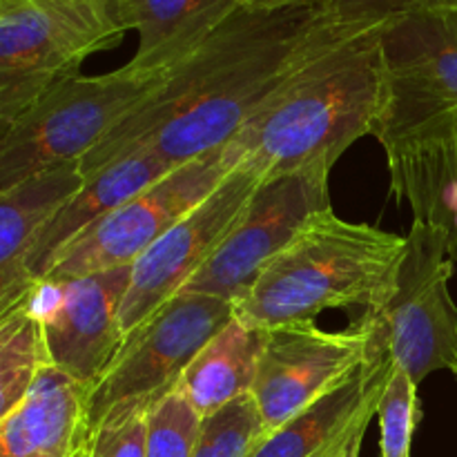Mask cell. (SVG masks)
<instances>
[{
    "label": "cell",
    "mask_w": 457,
    "mask_h": 457,
    "mask_svg": "<svg viewBox=\"0 0 457 457\" xmlns=\"http://www.w3.org/2000/svg\"><path fill=\"white\" fill-rule=\"evenodd\" d=\"M373 137L386 152L393 195L445 239L457 263V110L382 120Z\"/></svg>",
    "instance_id": "13"
},
{
    "label": "cell",
    "mask_w": 457,
    "mask_h": 457,
    "mask_svg": "<svg viewBox=\"0 0 457 457\" xmlns=\"http://www.w3.org/2000/svg\"><path fill=\"white\" fill-rule=\"evenodd\" d=\"M321 9L339 25H386L413 13L457 9V0H320Z\"/></svg>",
    "instance_id": "25"
},
{
    "label": "cell",
    "mask_w": 457,
    "mask_h": 457,
    "mask_svg": "<svg viewBox=\"0 0 457 457\" xmlns=\"http://www.w3.org/2000/svg\"><path fill=\"white\" fill-rule=\"evenodd\" d=\"M379 38L388 87L379 123L457 110V9L397 18Z\"/></svg>",
    "instance_id": "14"
},
{
    "label": "cell",
    "mask_w": 457,
    "mask_h": 457,
    "mask_svg": "<svg viewBox=\"0 0 457 457\" xmlns=\"http://www.w3.org/2000/svg\"><path fill=\"white\" fill-rule=\"evenodd\" d=\"M235 165L228 145L177 165L85 228L61 250L43 281H65L132 266L163 232L208 199Z\"/></svg>",
    "instance_id": "7"
},
{
    "label": "cell",
    "mask_w": 457,
    "mask_h": 457,
    "mask_svg": "<svg viewBox=\"0 0 457 457\" xmlns=\"http://www.w3.org/2000/svg\"><path fill=\"white\" fill-rule=\"evenodd\" d=\"M161 80L163 74H141L128 65L62 80L0 137V195L83 161Z\"/></svg>",
    "instance_id": "5"
},
{
    "label": "cell",
    "mask_w": 457,
    "mask_h": 457,
    "mask_svg": "<svg viewBox=\"0 0 457 457\" xmlns=\"http://www.w3.org/2000/svg\"><path fill=\"white\" fill-rule=\"evenodd\" d=\"M92 384L49 366L27 400L0 420V457H83Z\"/></svg>",
    "instance_id": "16"
},
{
    "label": "cell",
    "mask_w": 457,
    "mask_h": 457,
    "mask_svg": "<svg viewBox=\"0 0 457 457\" xmlns=\"http://www.w3.org/2000/svg\"><path fill=\"white\" fill-rule=\"evenodd\" d=\"M259 183L262 177L254 170L237 163L208 199L179 219L129 266L128 293L120 303L123 335L181 293L205 266L245 212Z\"/></svg>",
    "instance_id": "10"
},
{
    "label": "cell",
    "mask_w": 457,
    "mask_h": 457,
    "mask_svg": "<svg viewBox=\"0 0 457 457\" xmlns=\"http://www.w3.org/2000/svg\"><path fill=\"white\" fill-rule=\"evenodd\" d=\"M370 353L361 324L328 333L315 321L268 330L253 391L268 431L333 393L361 369Z\"/></svg>",
    "instance_id": "11"
},
{
    "label": "cell",
    "mask_w": 457,
    "mask_h": 457,
    "mask_svg": "<svg viewBox=\"0 0 457 457\" xmlns=\"http://www.w3.org/2000/svg\"><path fill=\"white\" fill-rule=\"evenodd\" d=\"M382 25L335 22L228 143L237 163L263 179L333 170L375 132L386 107Z\"/></svg>",
    "instance_id": "2"
},
{
    "label": "cell",
    "mask_w": 457,
    "mask_h": 457,
    "mask_svg": "<svg viewBox=\"0 0 457 457\" xmlns=\"http://www.w3.org/2000/svg\"><path fill=\"white\" fill-rule=\"evenodd\" d=\"M201 418L174 388L150 406L145 457H192Z\"/></svg>",
    "instance_id": "23"
},
{
    "label": "cell",
    "mask_w": 457,
    "mask_h": 457,
    "mask_svg": "<svg viewBox=\"0 0 457 457\" xmlns=\"http://www.w3.org/2000/svg\"><path fill=\"white\" fill-rule=\"evenodd\" d=\"M320 0H241L248 9H262V12H277V9L302 7V4H317Z\"/></svg>",
    "instance_id": "26"
},
{
    "label": "cell",
    "mask_w": 457,
    "mask_h": 457,
    "mask_svg": "<svg viewBox=\"0 0 457 457\" xmlns=\"http://www.w3.org/2000/svg\"><path fill=\"white\" fill-rule=\"evenodd\" d=\"M333 25L320 4L241 7L165 71L154 94L80 161V172L87 179L138 152L181 165L226 147Z\"/></svg>",
    "instance_id": "1"
},
{
    "label": "cell",
    "mask_w": 457,
    "mask_h": 457,
    "mask_svg": "<svg viewBox=\"0 0 457 457\" xmlns=\"http://www.w3.org/2000/svg\"><path fill=\"white\" fill-rule=\"evenodd\" d=\"M453 266L445 239L413 221L391 295L379 311L355 321L369 330L370 353L386 355L418 386L436 370L457 366Z\"/></svg>",
    "instance_id": "6"
},
{
    "label": "cell",
    "mask_w": 457,
    "mask_h": 457,
    "mask_svg": "<svg viewBox=\"0 0 457 457\" xmlns=\"http://www.w3.org/2000/svg\"><path fill=\"white\" fill-rule=\"evenodd\" d=\"M235 317V303L199 293L174 295L123 337L89 395V428L114 406L156 402L177 388L196 353Z\"/></svg>",
    "instance_id": "8"
},
{
    "label": "cell",
    "mask_w": 457,
    "mask_h": 457,
    "mask_svg": "<svg viewBox=\"0 0 457 457\" xmlns=\"http://www.w3.org/2000/svg\"><path fill=\"white\" fill-rule=\"evenodd\" d=\"M453 375H455V378H457V366H455V369H453Z\"/></svg>",
    "instance_id": "27"
},
{
    "label": "cell",
    "mask_w": 457,
    "mask_h": 457,
    "mask_svg": "<svg viewBox=\"0 0 457 457\" xmlns=\"http://www.w3.org/2000/svg\"><path fill=\"white\" fill-rule=\"evenodd\" d=\"M393 373V361L379 353L351 379L272 431L253 457H346L360 445Z\"/></svg>",
    "instance_id": "15"
},
{
    "label": "cell",
    "mask_w": 457,
    "mask_h": 457,
    "mask_svg": "<svg viewBox=\"0 0 457 457\" xmlns=\"http://www.w3.org/2000/svg\"><path fill=\"white\" fill-rule=\"evenodd\" d=\"M378 418L382 431V457H411L415 428L422 420V404L418 384L395 366L378 404Z\"/></svg>",
    "instance_id": "22"
},
{
    "label": "cell",
    "mask_w": 457,
    "mask_h": 457,
    "mask_svg": "<svg viewBox=\"0 0 457 457\" xmlns=\"http://www.w3.org/2000/svg\"><path fill=\"white\" fill-rule=\"evenodd\" d=\"M328 177L330 170L308 168L263 179L230 235L183 290L239 302L262 268L315 214L330 210Z\"/></svg>",
    "instance_id": "9"
},
{
    "label": "cell",
    "mask_w": 457,
    "mask_h": 457,
    "mask_svg": "<svg viewBox=\"0 0 457 457\" xmlns=\"http://www.w3.org/2000/svg\"><path fill=\"white\" fill-rule=\"evenodd\" d=\"M34 295L0 317V420L27 400L52 366Z\"/></svg>",
    "instance_id": "20"
},
{
    "label": "cell",
    "mask_w": 457,
    "mask_h": 457,
    "mask_svg": "<svg viewBox=\"0 0 457 457\" xmlns=\"http://www.w3.org/2000/svg\"><path fill=\"white\" fill-rule=\"evenodd\" d=\"M123 36L114 0H0V137Z\"/></svg>",
    "instance_id": "4"
},
{
    "label": "cell",
    "mask_w": 457,
    "mask_h": 457,
    "mask_svg": "<svg viewBox=\"0 0 457 457\" xmlns=\"http://www.w3.org/2000/svg\"><path fill=\"white\" fill-rule=\"evenodd\" d=\"M125 31H137L138 45L125 65L141 74H165L204 45L241 0H114Z\"/></svg>",
    "instance_id": "17"
},
{
    "label": "cell",
    "mask_w": 457,
    "mask_h": 457,
    "mask_svg": "<svg viewBox=\"0 0 457 457\" xmlns=\"http://www.w3.org/2000/svg\"><path fill=\"white\" fill-rule=\"evenodd\" d=\"M270 436L250 393L201 420L192 457H253Z\"/></svg>",
    "instance_id": "21"
},
{
    "label": "cell",
    "mask_w": 457,
    "mask_h": 457,
    "mask_svg": "<svg viewBox=\"0 0 457 457\" xmlns=\"http://www.w3.org/2000/svg\"><path fill=\"white\" fill-rule=\"evenodd\" d=\"M129 266L65 281H43L34 303L43 324L54 369L85 384H96L123 344L120 303Z\"/></svg>",
    "instance_id": "12"
},
{
    "label": "cell",
    "mask_w": 457,
    "mask_h": 457,
    "mask_svg": "<svg viewBox=\"0 0 457 457\" xmlns=\"http://www.w3.org/2000/svg\"><path fill=\"white\" fill-rule=\"evenodd\" d=\"M154 402H128L89 428L83 457H145L147 413Z\"/></svg>",
    "instance_id": "24"
},
{
    "label": "cell",
    "mask_w": 457,
    "mask_h": 457,
    "mask_svg": "<svg viewBox=\"0 0 457 457\" xmlns=\"http://www.w3.org/2000/svg\"><path fill=\"white\" fill-rule=\"evenodd\" d=\"M404 250L406 237L324 210L262 268L235 303V317L248 328L272 330L337 308L360 311V321L384 306Z\"/></svg>",
    "instance_id": "3"
},
{
    "label": "cell",
    "mask_w": 457,
    "mask_h": 457,
    "mask_svg": "<svg viewBox=\"0 0 457 457\" xmlns=\"http://www.w3.org/2000/svg\"><path fill=\"white\" fill-rule=\"evenodd\" d=\"M83 186L80 161H76L0 195V317L38 288L27 279V259L36 237Z\"/></svg>",
    "instance_id": "18"
},
{
    "label": "cell",
    "mask_w": 457,
    "mask_h": 457,
    "mask_svg": "<svg viewBox=\"0 0 457 457\" xmlns=\"http://www.w3.org/2000/svg\"><path fill=\"white\" fill-rule=\"evenodd\" d=\"M268 330L248 328L237 317L223 326L199 353L177 384V391L199 418L217 413L253 391Z\"/></svg>",
    "instance_id": "19"
},
{
    "label": "cell",
    "mask_w": 457,
    "mask_h": 457,
    "mask_svg": "<svg viewBox=\"0 0 457 457\" xmlns=\"http://www.w3.org/2000/svg\"><path fill=\"white\" fill-rule=\"evenodd\" d=\"M346 457H357V453H351V455H346Z\"/></svg>",
    "instance_id": "28"
}]
</instances>
